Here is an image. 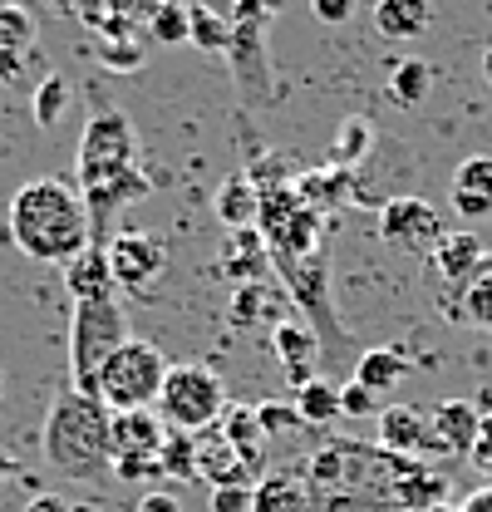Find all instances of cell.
<instances>
[{"instance_id":"obj_36","label":"cell","mask_w":492,"mask_h":512,"mask_svg":"<svg viewBox=\"0 0 492 512\" xmlns=\"http://www.w3.org/2000/svg\"><path fill=\"white\" fill-rule=\"evenodd\" d=\"M256 419H261V434H296L301 429L291 404H256Z\"/></svg>"},{"instance_id":"obj_35","label":"cell","mask_w":492,"mask_h":512,"mask_svg":"<svg viewBox=\"0 0 492 512\" xmlns=\"http://www.w3.org/2000/svg\"><path fill=\"white\" fill-rule=\"evenodd\" d=\"M340 394V414H350V419H369V414H379V394H369L365 384H345V389H335Z\"/></svg>"},{"instance_id":"obj_1","label":"cell","mask_w":492,"mask_h":512,"mask_svg":"<svg viewBox=\"0 0 492 512\" xmlns=\"http://www.w3.org/2000/svg\"><path fill=\"white\" fill-rule=\"evenodd\" d=\"M301 473L315 512H424L443 498V478L429 463L355 439L325 444Z\"/></svg>"},{"instance_id":"obj_22","label":"cell","mask_w":492,"mask_h":512,"mask_svg":"<svg viewBox=\"0 0 492 512\" xmlns=\"http://www.w3.org/2000/svg\"><path fill=\"white\" fill-rule=\"evenodd\" d=\"M212 207H217V222H222V227L246 232V227H256V217H261V192H256V183H251L246 173H232V178L217 188Z\"/></svg>"},{"instance_id":"obj_37","label":"cell","mask_w":492,"mask_h":512,"mask_svg":"<svg viewBox=\"0 0 492 512\" xmlns=\"http://www.w3.org/2000/svg\"><path fill=\"white\" fill-rule=\"evenodd\" d=\"M468 458H473V468L488 478V488H492V419H483V429H478V444L468 448Z\"/></svg>"},{"instance_id":"obj_14","label":"cell","mask_w":492,"mask_h":512,"mask_svg":"<svg viewBox=\"0 0 492 512\" xmlns=\"http://www.w3.org/2000/svg\"><path fill=\"white\" fill-rule=\"evenodd\" d=\"M197 439V478H207L212 488H232V483H251V468L242 463V453L232 448V439L222 434V424L192 434Z\"/></svg>"},{"instance_id":"obj_27","label":"cell","mask_w":492,"mask_h":512,"mask_svg":"<svg viewBox=\"0 0 492 512\" xmlns=\"http://www.w3.org/2000/svg\"><path fill=\"white\" fill-rule=\"evenodd\" d=\"M291 409H296V419H301V424H310V429H325V424H335V419H340V394H335L325 380H310V384H301V389H296Z\"/></svg>"},{"instance_id":"obj_44","label":"cell","mask_w":492,"mask_h":512,"mask_svg":"<svg viewBox=\"0 0 492 512\" xmlns=\"http://www.w3.org/2000/svg\"><path fill=\"white\" fill-rule=\"evenodd\" d=\"M483 79H488V84H492V45H488V50H483Z\"/></svg>"},{"instance_id":"obj_38","label":"cell","mask_w":492,"mask_h":512,"mask_svg":"<svg viewBox=\"0 0 492 512\" xmlns=\"http://www.w3.org/2000/svg\"><path fill=\"white\" fill-rule=\"evenodd\" d=\"M310 10H315V20H325V25H345V20L355 15V0H310Z\"/></svg>"},{"instance_id":"obj_7","label":"cell","mask_w":492,"mask_h":512,"mask_svg":"<svg viewBox=\"0 0 492 512\" xmlns=\"http://www.w3.org/2000/svg\"><path fill=\"white\" fill-rule=\"evenodd\" d=\"M227 414V384L207 365H168V380L158 394V419L178 434H202L212 424H222Z\"/></svg>"},{"instance_id":"obj_9","label":"cell","mask_w":492,"mask_h":512,"mask_svg":"<svg viewBox=\"0 0 492 512\" xmlns=\"http://www.w3.org/2000/svg\"><path fill=\"white\" fill-rule=\"evenodd\" d=\"M109 276H114V286L123 291H143V286H153L158 276H163V266H168V242L158 237V232H143V227H123L109 237Z\"/></svg>"},{"instance_id":"obj_15","label":"cell","mask_w":492,"mask_h":512,"mask_svg":"<svg viewBox=\"0 0 492 512\" xmlns=\"http://www.w3.org/2000/svg\"><path fill=\"white\" fill-rule=\"evenodd\" d=\"M433 439L443 444V453H468L478 444V429H483V409L473 399H443L429 409Z\"/></svg>"},{"instance_id":"obj_20","label":"cell","mask_w":492,"mask_h":512,"mask_svg":"<svg viewBox=\"0 0 492 512\" xmlns=\"http://www.w3.org/2000/svg\"><path fill=\"white\" fill-rule=\"evenodd\" d=\"M256 512H315L306 473H301V468L266 473V478L256 483Z\"/></svg>"},{"instance_id":"obj_41","label":"cell","mask_w":492,"mask_h":512,"mask_svg":"<svg viewBox=\"0 0 492 512\" xmlns=\"http://www.w3.org/2000/svg\"><path fill=\"white\" fill-rule=\"evenodd\" d=\"M25 512H74L64 498H55V493H35L30 503H25Z\"/></svg>"},{"instance_id":"obj_21","label":"cell","mask_w":492,"mask_h":512,"mask_svg":"<svg viewBox=\"0 0 492 512\" xmlns=\"http://www.w3.org/2000/svg\"><path fill=\"white\" fill-rule=\"evenodd\" d=\"M448 320L492 330V256H483V266L458 286V296L448 301Z\"/></svg>"},{"instance_id":"obj_17","label":"cell","mask_w":492,"mask_h":512,"mask_svg":"<svg viewBox=\"0 0 492 512\" xmlns=\"http://www.w3.org/2000/svg\"><path fill=\"white\" fill-rule=\"evenodd\" d=\"M271 345H276V355H281V365H286V380L296 384V389L315 380L320 340H315L310 325H301V320H281V325L271 330Z\"/></svg>"},{"instance_id":"obj_8","label":"cell","mask_w":492,"mask_h":512,"mask_svg":"<svg viewBox=\"0 0 492 512\" xmlns=\"http://www.w3.org/2000/svg\"><path fill=\"white\" fill-rule=\"evenodd\" d=\"M168 439V424L153 409H133V414H109V473L123 483L138 478H158V453Z\"/></svg>"},{"instance_id":"obj_11","label":"cell","mask_w":492,"mask_h":512,"mask_svg":"<svg viewBox=\"0 0 492 512\" xmlns=\"http://www.w3.org/2000/svg\"><path fill=\"white\" fill-rule=\"evenodd\" d=\"M379 448H389V453H399V458L443 453V444L433 439L429 414L414 409V404H389V409H379Z\"/></svg>"},{"instance_id":"obj_29","label":"cell","mask_w":492,"mask_h":512,"mask_svg":"<svg viewBox=\"0 0 492 512\" xmlns=\"http://www.w3.org/2000/svg\"><path fill=\"white\" fill-rule=\"evenodd\" d=\"M266 242H261V232H251V227H246V232H232V237H227V256H222V261H227V271H232V276H242V281H256V276H261V271H266Z\"/></svg>"},{"instance_id":"obj_34","label":"cell","mask_w":492,"mask_h":512,"mask_svg":"<svg viewBox=\"0 0 492 512\" xmlns=\"http://www.w3.org/2000/svg\"><path fill=\"white\" fill-rule=\"evenodd\" d=\"M212 512H256V483L212 488Z\"/></svg>"},{"instance_id":"obj_5","label":"cell","mask_w":492,"mask_h":512,"mask_svg":"<svg viewBox=\"0 0 492 512\" xmlns=\"http://www.w3.org/2000/svg\"><path fill=\"white\" fill-rule=\"evenodd\" d=\"M128 340V316L119 301H79L69 320V389L94 394L104 365Z\"/></svg>"},{"instance_id":"obj_31","label":"cell","mask_w":492,"mask_h":512,"mask_svg":"<svg viewBox=\"0 0 492 512\" xmlns=\"http://www.w3.org/2000/svg\"><path fill=\"white\" fill-rule=\"evenodd\" d=\"M369 138H374V133H369L365 119H345L340 133H335V143H330V163H335V168H355L369 153Z\"/></svg>"},{"instance_id":"obj_42","label":"cell","mask_w":492,"mask_h":512,"mask_svg":"<svg viewBox=\"0 0 492 512\" xmlns=\"http://www.w3.org/2000/svg\"><path fill=\"white\" fill-rule=\"evenodd\" d=\"M453 512H492V488H478V493H468L463 503Z\"/></svg>"},{"instance_id":"obj_2","label":"cell","mask_w":492,"mask_h":512,"mask_svg":"<svg viewBox=\"0 0 492 512\" xmlns=\"http://www.w3.org/2000/svg\"><path fill=\"white\" fill-rule=\"evenodd\" d=\"M5 227H10V242L30 261H45V266H69L74 256L94 242V227H89V207L74 183L64 178H30L20 183L10 197V212H5Z\"/></svg>"},{"instance_id":"obj_30","label":"cell","mask_w":492,"mask_h":512,"mask_svg":"<svg viewBox=\"0 0 492 512\" xmlns=\"http://www.w3.org/2000/svg\"><path fill=\"white\" fill-rule=\"evenodd\" d=\"M158 473H163V478H197V439L168 429L163 453H158Z\"/></svg>"},{"instance_id":"obj_33","label":"cell","mask_w":492,"mask_h":512,"mask_svg":"<svg viewBox=\"0 0 492 512\" xmlns=\"http://www.w3.org/2000/svg\"><path fill=\"white\" fill-rule=\"evenodd\" d=\"M148 30H153V40H163V45H183L187 40V0H158L153 15H148Z\"/></svg>"},{"instance_id":"obj_4","label":"cell","mask_w":492,"mask_h":512,"mask_svg":"<svg viewBox=\"0 0 492 512\" xmlns=\"http://www.w3.org/2000/svg\"><path fill=\"white\" fill-rule=\"evenodd\" d=\"M45 458L64 478H104L109 473V409L94 394L60 389L45 419Z\"/></svg>"},{"instance_id":"obj_25","label":"cell","mask_w":492,"mask_h":512,"mask_svg":"<svg viewBox=\"0 0 492 512\" xmlns=\"http://www.w3.org/2000/svg\"><path fill=\"white\" fill-rule=\"evenodd\" d=\"M187 40L197 45V50H212V55H222L227 45H232V20H222L212 5H202V0H187Z\"/></svg>"},{"instance_id":"obj_24","label":"cell","mask_w":492,"mask_h":512,"mask_svg":"<svg viewBox=\"0 0 492 512\" xmlns=\"http://www.w3.org/2000/svg\"><path fill=\"white\" fill-rule=\"evenodd\" d=\"M222 434L232 439V448L242 453V463L256 473L261 468V419H256V404H227Z\"/></svg>"},{"instance_id":"obj_16","label":"cell","mask_w":492,"mask_h":512,"mask_svg":"<svg viewBox=\"0 0 492 512\" xmlns=\"http://www.w3.org/2000/svg\"><path fill=\"white\" fill-rule=\"evenodd\" d=\"M483 242H478V232L473 227H458V232H443L438 237V247H433V271H438V281H448L453 291L483 266Z\"/></svg>"},{"instance_id":"obj_13","label":"cell","mask_w":492,"mask_h":512,"mask_svg":"<svg viewBox=\"0 0 492 512\" xmlns=\"http://www.w3.org/2000/svg\"><path fill=\"white\" fill-rule=\"evenodd\" d=\"M448 197H453L458 217H468V222L492 217V153H468V158L453 168Z\"/></svg>"},{"instance_id":"obj_19","label":"cell","mask_w":492,"mask_h":512,"mask_svg":"<svg viewBox=\"0 0 492 512\" xmlns=\"http://www.w3.org/2000/svg\"><path fill=\"white\" fill-rule=\"evenodd\" d=\"M433 25L429 0H374V30L384 40H419Z\"/></svg>"},{"instance_id":"obj_26","label":"cell","mask_w":492,"mask_h":512,"mask_svg":"<svg viewBox=\"0 0 492 512\" xmlns=\"http://www.w3.org/2000/svg\"><path fill=\"white\" fill-rule=\"evenodd\" d=\"M345 192H355V183H350V173L335 168V163H330V168H315V173H301V183H296V197H301L306 207H315V212H320V207H335Z\"/></svg>"},{"instance_id":"obj_43","label":"cell","mask_w":492,"mask_h":512,"mask_svg":"<svg viewBox=\"0 0 492 512\" xmlns=\"http://www.w3.org/2000/svg\"><path fill=\"white\" fill-rule=\"evenodd\" d=\"M10 473H20V463H15V458L0 448V478H10Z\"/></svg>"},{"instance_id":"obj_12","label":"cell","mask_w":492,"mask_h":512,"mask_svg":"<svg viewBox=\"0 0 492 512\" xmlns=\"http://www.w3.org/2000/svg\"><path fill=\"white\" fill-rule=\"evenodd\" d=\"M35 15L20 0H0V84H20L25 64L35 60Z\"/></svg>"},{"instance_id":"obj_28","label":"cell","mask_w":492,"mask_h":512,"mask_svg":"<svg viewBox=\"0 0 492 512\" xmlns=\"http://www.w3.org/2000/svg\"><path fill=\"white\" fill-rule=\"evenodd\" d=\"M429 84H433V69L424 60H399L389 69V99L404 104V109H419L424 94H429Z\"/></svg>"},{"instance_id":"obj_23","label":"cell","mask_w":492,"mask_h":512,"mask_svg":"<svg viewBox=\"0 0 492 512\" xmlns=\"http://www.w3.org/2000/svg\"><path fill=\"white\" fill-rule=\"evenodd\" d=\"M409 355L404 350H389V345H379V350H365L360 360H355V384H365L369 394H389V389H399V384L409 380Z\"/></svg>"},{"instance_id":"obj_6","label":"cell","mask_w":492,"mask_h":512,"mask_svg":"<svg viewBox=\"0 0 492 512\" xmlns=\"http://www.w3.org/2000/svg\"><path fill=\"white\" fill-rule=\"evenodd\" d=\"M168 380V360L153 340H123L119 355L104 365V375L94 384V399L109 414H133V409H153Z\"/></svg>"},{"instance_id":"obj_39","label":"cell","mask_w":492,"mask_h":512,"mask_svg":"<svg viewBox=\"0 0 492 512\" xmlns=\"http://www.w3.org/2000/svg\"><path fill=\"white\" fill-rule=\"evenodd\" d=\"M261 301H266V296H261V286H256V281H246L242 291H237V301H232V311H237V320H242V325H251Z\"/></svg>"},{"instance_id":"obj_10","label":"cell","mask_w":492,"mask_h":512,"mask_svg":"<svg viewBox=\"0 0 492 512\" xmlns=\"http://www.w3.org/2000/svg\"><path fill=\"white\" fill-rule=\"evenodd\" d=\"M379 237L404 256H433L438 237H443V217L424 197H389L379 207Z\"/></svg>"},{"instance_id":"obj_18","label":"cell","mask_w":492,"mask_h":512,"mask_svg":"<svg viewBox=\"0 0 492 512\" xmlns=\"http://www.w3.org/2000/svg\"><path fill=\"white\" fill-rule=\"evenodd\" d=\"M64 286H69V296H74V306L79 301H114V276H109V256L104 247H84V252L74 256L69 266H64Z\"/></svg>"},{"instance_id":"obj_32","label":"cell","mask_w":492,"mask_h":512,"mask_svg":"<svg viewBox=\"0 0 492 512\" xmlns=\"http://www.w3.org/2000/svg\"><path fill=\"white\" fill-rule=\"evenodd\" d=\"M69 109V79L64 74H45L40 89H35V124L40 128H55Z\"/></svg>"},{"instance_id":"obj_40","label":"cell","mask_w":492,"mask_h":512,"mask_svg":"<svg viewBox=\"0 0 492 512\" xmlns=\"http://www.w3.org/2000/svg\"><path fill=\"white\" fill-rule=\"evenodd\" d=\"M133 512H183V503H178L173 493H143V503Z\"/></svg>"},{"instance_id":"obj_45","label":"cell","mask_w":492,"mask_h":512,"mask_svg":"<svg viewBox=\"0 0 492 512\" xmlns=\"http://www.w3.org/2000/svg\"><path fill=\"white\" fill-rule=\"evenodd\" d=\"M0 394H5V370H0Z\"/></svg>"},{"instance_id":"obj_3","label":"cell","mask_w":492,"mask_h":512,"mask_svg":"<svg viewBox=\"0 0 492 512\" xmlns=\"http://www.w3.org/2000/svg\"><path fill=\"white\" fill-rule=\"evenodd\" d=\"M74 188L89 207V227H104L123 202L148 197V183L138 173V138L119 109H99L89 119L84 138H79Z\"/></svg>"}]
</instances>
